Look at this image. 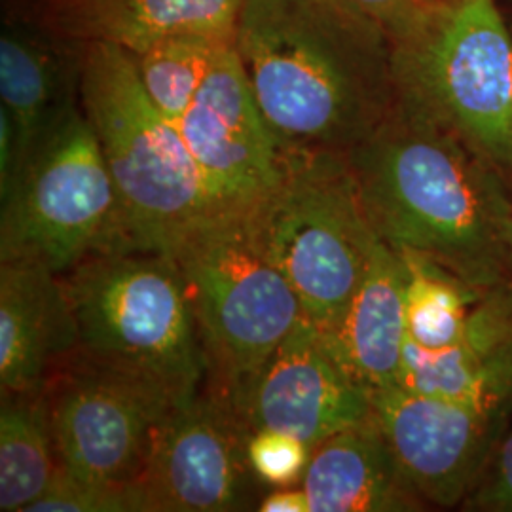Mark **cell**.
<instances>
[{
	"instance_id": "484cf974",
	"label": "cell",
	"mask_w": 512,
	"mask_h": 512,
	"mask_svg": "<svg viewBox=\"0 0 512 512\" xmlns=\"http://www.w3.org/2000/svg\"><path fill=\"white\" fill-rule=\"evenodd\" d=\"M368 18L384 27L389 38L399 37L414 23L423 8V0H349Z\"/></svg>"
},
{
	"instance_id": "ac0fdd59",
	"label": "cell",
	"mask_w": 512,
	"mask_h": 512,
	"mask_svg": "<svg viewBox=\"0 0 512 512\" xmlns=\"http://www.w3.org/2000/svg\"><path fill=\"white\" fill-rule=\"evenodd\" d=\"M245 0H55L67 37L110 42L137 54L179 35L232 38Z\"/></svg>"
},
{
	"instance_id": "cb8c5ba5",
	"label": "cell",
	"mask_w": 512,
	"mask_h": 512,
	"mask_svg": "<svg viewBox=\"0 0 512 512\" xmlns=\"http://www.w3.org/2000/svg\"><path fill=\"white\" fill-rule=\"evenodd\" d=\"M25 512H139L128 488L99 486L57 469L48 490Z\"/></svg>"
},
{
	"instance_id": "d4e9b609",
	"label": "cell",
	"mask_w": 512,
	"mask_h": 512,
	"mask_svg": "<svg viewBox=\"0 0 512 512\" xmlns=\"http://www.w3.org/2000/svg\"><path fill=\"white\" fill-rule=\"evenodd\" d=\"M471 505L482 511L512 512V431L501 442L490 476L471 499Z\"/></svg>"
},
{
	"instance_id": "30bf717a",
	"label": "cell",
	"mask_w": 512,
	"mask_h": 512,
	"mask_svg": "<svg viewBox=\"0 0 512 512\" xmlns=\"http://www.w3.org/2000/svg\"><path fill=\"white\" fill-rule=\"evenodd\" d=\"M251 429L230 399L203 385L175 404L152 440L147 463L129 484L139 512L256 509L249 461Z\"/></svg>"
},
{
	"instance_id": "52a82bcc",
	"label": "cell",
	"mask_w": 512,
	"mask_h": 512,
	"mask_svg": "<svg viewBox=\"0 0 512 512\" xmlns=\"http://www.w3.org/2000/svg\"><path fill=\"white\" fill-rule=\"evenodd\" d=\"M251 217L304 317L321 334L332 332L380 239L366 215L348 154L283 150L281 175Z\"/></svg>"
},
{
	"instance_id": "3957f363",
	"label": "cell",
	"mask_w": 512,
	"mask_h": 512,
	"mask_svg": "<svg viewBox=\"0 0 512 512\" xmlns=\"http://www.w3.org/2000/svg\"><path fill=\"white\" fill-rule=\"evenodd\" d=\"M78 95L122 205L129 251L167 253L215 213L183 135L148 97L135 61L110 42H84Z\"/></svg>"
},
{
	"instance_id": "4fadbf2b",
	"label": "cell",
	"mask_w": 512,
	"mask_h": 512,
	"mask_svg": "<svg viewBox=\"0 0 512 512\" xmlns=\"http://www.w3.org/2000/svg\"><path fill=\"white\" fill-rule=\"evenodd\" d=\"M370 395L302 317L234 406L251 433L274 429L311 448L370 418Z\"/></svg>"
},
{
	"instance_id": "4316f807",
	"label": "cell",
	"mask_w": 512,
	"mask_h": 512,
	"mask_svg": "<svg viewBox=\"0 0 512 512\" xmlns=\"http://www.w3.org/2000/svg\"><path fill=\"white\" fill-rule=\"evenodd\" d=\"M19 173L18 131L8 110L0 107V200H6Z\"/></svg>"
},
{
	"instance_id": "6da1fadb",
	"label": "cell",
	"mask_w": 512,
	"mask_h": 512,
	"mask_svg": "<svg viewBox=\"0 0 512 512\" xmlns=\"http://www.w3.org/2000/svg\"><path fill=\"white\" fill-rule=\"evenodd\" d=\"M348 160L387 245L433 260L476 291L505 283L512 188L494 160L397 101Z\"/></svg>"
},
{
	"instance_id": "8fae6325",
	"label": "cell",
	"mask_w": 512,
	"mask_h": 512,
	"mask_svg": "<svg viewBox=\"0 0 512 512\" xmlns=\"http://www.w3.org/2000/svg\"><path fill=\"white\" fill-rule=\"evenodd\" d=\"M177 128L215 213H253L272 192L283 150L258 109L234 42L220 50Z\"/></svg>"
},
{
	"instance_id": "603a6c76",
	"label": "cell",
	"mask_w": 512,
	"mask_h": 512,
	"mask_svg": "<svg viewBox=\"0 0 512 512\" xmlns=\"http://www.w3.org/2000/svg\"><path fill=\"white\" fill-rule=\"evenodd\" d=\"M247 454L260 484L291 488L302 484L310 463L311 448L289 433L260 429L251 433Z\"/></svg>"
},
{
	"instance_id": "ffe728a7",
	"label": "cell",
	"mask_w": 512,
	"mask_h": 512,
	"mask_svg": "<svg viewBox=\"0 0 512 512\" xmlns=\"http://www.w3.org/2000/svg\"><path fill=\"white\" fill-rule=\"evenodd\" d=\"M59 469L46 387L2 393L0 511L25 512L48 490Z\"/></svg>"
},
{
	"instance_id": "ba28073f",
	"label": "cell",
	"mask_w": 512,
	"mask_h": 512,
	"mask_svg": "<svg viewBox=\"0 0 512 512\" xmlns=\"http://www.w3.org/2000/svg\"><path fill=\"white\" fill-rule=\"evenodd\" d=\"M112 251H129L118 190L92 124L73 105L2 200L0 260H35L61 275Z\"/></svg>"
},
{
	"instance_id": "44dd1931",
	"label": "cell",
	"mask_w": 512,
	"mask_h": 512,
	"mask_svg": "<svg viewBox=\"0 0 512 512\" xmlns=\"http://www.w3.org/2000/svg\"><path fill=\"white\" fill-rule=\"evenodd\" d=\"M397 251V249H395ZM406 266V336L421 348L454 346L463 336L476 291L425 256L399 251Z\"/></svg>"
},
{
	"instance_id": "277c9868",
	"label": "cell",
	"mask_w": 512,
	"mask_h": 512,
	"mask_svg": "<svg viewBox=\"0 0 512 512\" xmlns=\"http://www.w3.org/2000/svg\"><path fill=\"white\" fill-rule=\"evenodd\" d=\"M177 264L207 357L205 385L236 404L304 317L251 213H211L165 253Z\"/></svg>"
},
{
	"instance_id": "e0dca14e",
	"label": "cell",
	"mask_w": 512,
	"mask_h": 512,
	"mask_svg": "<svg viewBox=\"0 0 512 512\" xmlns=\"http://www.w3.org/2000/svg\"><path fill=\"white\" fill-rule=\"evenodd\" d=\"M323 338L340 365L370 393L397 385L406 344V266L384 239L376 241L340 323Z\"/></svg>"
},
{
	"instance_id": "7c38bea8",
	"label": "cell",
	"mask_w": 512,
	"mask_h": 512,
	"mask_svg": "<svg viewBox=\"0 0 512 512\" xmlns=\"http://www.w3.org/2000/svg\"><path fill=\"white\" fill-rule=\"evenodd\" d=\"M372 416L404 478L427 505L454 507L490 459L503 418L401 385L370 395Z\"/></svg>"
},
{
	"instance_id": "7a4b0ae2",
	"label": "cell",
	"mask_w": 512,
	"mask_h": 512,
	"mask_svg": "<svg viewBox=\"0 0 512 512\" xmlns=\"http://www.w3.org/2000/svg\"><path fill=\"white\" fill-rule=\"evenodd\" d=\"M234 48L281 150L348 154L395 105L391 38L349 0H245Z\"/></svg>"
},
{
	"instance_id": "d6986e66",
	"label": "cell",
	"mask_w": 512,
	"mask_h": 512,
	"mask_svg": "<svg viewBox=\"0 0 512 512\" xmlns=\"http://www.w3.org/2000/svg\"><path fill=\"white\" fill-rule=\"evenodd\" d=\"M69 76L44 40L23 29L2 33L0 95L18 131L19 171L44 135L73 107Z\"/></svg>"
},
{
	"instance_id": "f546056e",
	"label": "cell",
	"mask_w": 512,
	"mask_h": 512,
	"mask_svg": "<svg viewBox=\"0 0 512 512\" xmlns=\"http://www.w3.org/2000/svg\"><path fill=\"white\" fill-rule=\"evenodd\" d=\"M423 2H437V0H423Z\"/></svg>"
},
{
	"instance_id": "83f0119b",
	"label": "cell",
	"mask_w": 512,
	"mask_h": 512,
	"mask_svg": "<svg viewBox=\"0 0 512 512\" xmlns=\"http://www.w3.org/2000/svg\"><path fill=\"white\" fill-rule=\"evenodd\" d=\"M256 511L260 512H311L310 499L302 486L275 488L272 494L264 495L258 501Z\"/></svg>"
},
{
	"instance_id": "f1b7e54d",
	"label": "cell",
	"mask_w": 512,
	"mask_h": 512,
	"mask_svg": "<svg viewBox=\"0 0 512 512\" xmlns=\"http://www.w3.org/2000/svg\"><path fill=\"white\" fill-rule=\"evenodd\" d=\"M509 256H511V270H512V215H511V226H509Z\"/></svg>"
},
{
	"instance_id": "7402d4cb",
	"label": "cell",
	"mask_w": 512,
	"mask_h": 512,
	"mask_svg": "<svg viewBox=\"0 0 512 512\" xmlns=\"http://www.w3.org/2000/svg\"><path fill=\"white\" fill-rule=\"evenodd\" d=\"M232 42V38L211 35H179L131 57L152 103L177 124L200 92L220 50Z\"/></svg>"
},
{
	"instance_id": "2e32d148",
	"label": "cell",
	"mask_w": 512,
	"mask_h": 512,
	"mask_svg": "<svg viewBox=\"0 0 512 512\" xmlns=\"http://www.w3.org/2000/svg\"><path fill=\"white\" fill-rule=\"evenodd\" d=\"M300 486L311 512L423 511L427 505L404 478L372 414L311 446Z\"/></svg>"
},
{
	"instance_id": "8992f818",
	"label": "cell",
	"mask_w": 512,
	"mask_h": 512,
	"mask_svg": "<svg viewBox=\"0 0 512 512\" xmlns=\"http://www.w3.org/2000/svg\"><path fill=\"white\" fill-rule=\"evenodd\" d=\"M391 44L395 101L512 167V38L495 0L425 2Z\"/></svg>"
},
{
	"instance_id": "5b68a950",
	"label": "cell",
	"mask_w": 512,
	"mask_h": 512,
	"mask_svg": "<svg viewBox=\"0 0 512 512\" xmlns=\"http://www.w3.org/2000/svg\"><path fill=\"white\" fill-rule=\"evenodd\" d=\"M78 332L76 353L165 387L200 391L207 357L183 277L165 253L112 251L61 274Z\"/></svg>"
},
{
	"instance_id": "9a60e30c",
	"label": "cell",
	"mask_w": 512,
	"mask_h": 512,
	"mask_svg": "<svg viewBox=\"0 0 512 512\" xmlns=\"http://www.w3.org/2000/svg\"><path fill=\"white\" fill-rule=\"evenodd\" d=\"M78 348L73 308L61 275L35 260H0V389L46 387Z\"/></svg>"
},
{
	"instance_id": "5bb4252c",
	"label": "cell",
	"mask_w": 512,
	"mask_h": 512,
	"mask_svg": "<svg viewBox=\"0 0 512 512\" xmlns=\"http://www.w3.org/2000/svg\"><path fill=\"white\" fill-rule=\"evenodd\" d=\"M397 385L503 418L512 406V289L480 294L454 346L421 348L408 340Z\"/></svg>"
},
{
	"instance_id": "9c48e42d",
	"label": "cell",
	"mask_w": 512,
	"mask_h": 512,
	"mask_svg": "<svg viewBox=\"0 0 512 512\" xmlns=\"http://www.w3.org/2000/svg\"><path fill=\"white\" fill-rule=\"evenodd\" d=\"M59 469L99 486L128 488L177 401L141 374L74 351L46 382Z\"/></svg>"
}]
</instances>
